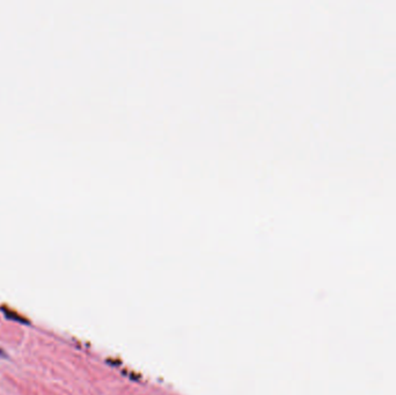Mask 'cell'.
<instances>
[{
	"label": "cell",
	"instance_id": "6da1fadb",
	"mask_svg": "<svg viewBox=\"0 0 396 395\" xmlns=\"http://www.w3.org/2000/svg\"><path fill=\"white\" fill-rule=\"evenodd\" d=\"M0 357H3V358H4V357H6V353L4 352L2 349H0Z\"/></svg>",
	"mask_w": 396,
	"mask_h": 395
}]
</instances>
